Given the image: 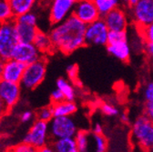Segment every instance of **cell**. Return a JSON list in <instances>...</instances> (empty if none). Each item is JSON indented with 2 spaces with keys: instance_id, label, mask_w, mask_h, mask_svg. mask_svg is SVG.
Here are the masks:
<instances>
[{
  "instance_id": "cell-1",
  "label": "cell",
  "mask_w": 153,
  "mask_h": 152,
  "mask_svg": "<svg viewBox=\"0 0 153 152\" xmlns=\"http://www.w3.org/2000/svg\"><path fill=\"white\" fill-rule=\"evenodd\" d=\"M86 26L73 15L54 25L48 34L54 50L68 55L84 47Z\"/></svg>"
},
{
  "instance_id": "cell-2",
  "label": "cell",
  "mask_w": 153,
  "mask_h": 152,
  "mask_svg": "<svg viewBox=\"0 0 153 152\" xmlns=\"http://www.w3.org/2000/svg\"><path fill=\"white\" fill-rule=\"evenodd\" d=\"M131 139L144 151H149L153 142V122L145 116L134 121L131 128Z\"/></svg>"
},
{
  "instance_id": "cell-3",
  "label": "cell",
  "mask_w": 153,
  "mask_h": 152,
  "mask_svg": "<svg viewBox=\"0 0 153 152\" xmlns=\"http://www.w3.org/2000/svg\"><path fill=\"white\" fill-rule=\"evenodd\" d=\"M47 73V60L45 56L37 59L36 61L26 65L22 79L20 81V86L26 89L32 90L35 89L37 86H39Z\"/></svg>"
},
{
  "instance_id": "cell-4",
  "label": "cell",
  "mask_w": 153,
  "mask_h": 152,
  "mask_svg": "<svg viewBox=\"0 0 153 152\" xmlns=\"http://www.w3.org/2000/svg\"><path fill=\"white\" fill-rule=\"evenodd\" d=\"M18 42L14 19L2 23L0 26V59L7 61L12 59L13 51Z\"/></svg>"
},
{
  "instance_id": "cell-5",
  "label": "cell",
  "mask_w": 153,
  "mask_h": 152,
  "mask_svg": "<svg viewBox=\"0 0 153 152\" xmlns=\"http://www.w3.org/2000/svg\"><path fill=\"white\" fill-rule=\"evenodd\" d=\"M48 130L49 138L53 140L63 138H74L78 131V126L71 116L53 117L48 122Z\"/></svg>"
},
{
  "instance_id": "cell-6",
  "label": "cell",
  "mask_w": 153,
  "mask_h": 152,
  "mask_svg": "<svg viewBox=\"0 0 153 152\" xmlns=\"http://www.w3.org/2000/svg\"><path fill=\"white\" fill-rule=\"evenodd\" d=\"M108 32L109 30L101 17L90 24H88L85 30L86 45L106 46L108 44Z\"/></svg>"
},
{
  "instance_id": "cell-7",
  "label": "cell",
  "mask_w": 153,
  "mask_h": 152,
  "mask_svg": "<svg viewBox=\"0 0 153 152\" xmlns=\"http://www.w3.org/2000/svg\"><path fill=\"white\" fill-rule=\"evenodd\" d=\"M129 7L131 18L138 28L153 23V0H139Z\"/></svg>"
},
{
  "instance_id": "cell-8",
  "label": "cell",
  "mask_w": 153,
  "mask_h": 152,
  "mask_svg": "<svg viewBox=\"0 0 153 152\" xmlns=\"http://www.w3.org/2000/svg\"><path fill=\"white\" fill-rule=\"evenodd\" d=\"M49 139L48 122L36 119L25 136L24 142L28 143L36 148H39L48 144Z\"/></svg>"
},
{
  "instance_id": "cell-9",
  "label": "cell",
  "mask_w": 153,
  "mask_h": 152,
  "mask_svg": "<svg viewBox=\"0 0 153 152\" xmlns=\"http://www.w3.org/2000/svg\"><path fill=\"white\" fill-rule=\"evenodd\" d=\"M71 15L86 25L101 17L93 0H76Z\"/></svg>"
},
{
  "instance_id": "cell-10",
  "label": "cell",
  "mask_w": 153,
  "mask_h": 152,
  "mask_svg": "<svg viewBox=\"0 0 153 152\" xmlns=\"http://www.w3.org/2000/svg\"><path fill=\"white\" fill-rule=\"evenodd\" d=\"M43 55L33 43L18 42L13 51L12 59L25 65H28L39 59Z\"/></svg>"
},
{
  "instance_id": "cell-11",
  "label": "cell",
  "mask_w": 153,
  "mask_h": 152,
  "mask_svg": "<svg viewBox=\"0 0 153 152\" xmlns=\"http://www.w3.org/2000/svg\"><path fill=\"white\" fill-rule=\"evenodd\" d=\"M76 0H53L49 10L51 24L56 25L63 21L72 14Z\"/></svg>"
},
{
  "instance_id": "cell-12",
  "label": "cell",
  "mask_w": 153,
  "mask_h": 152,
  "mask_svg": "<svg viewBox=\"0 0 153 152\" xmlns=\"http://www.w3.org/2000/svg\"><path fill=\"white\" fill-rule=\"evenodd\" d=\"M21 86L19 83L0 79V99L10 109L16 105L20 98Z\"/></svg>"
},
{
  "instance_id": "cell-13",
  "label": "cell",
  "mask_w": 153,
  "mask_h": 152,
  "mask_svg": "<svg viewBox=\"0 0 153 152\" xmlns=\"http://www.w3.org/2000/svg\"><path fill=\"white\" fill-rule=\"evenodd\" d=\"M103 20L109 31H123L128 27V16L120 8H114L105 16Z\"/></svg>"
},
{
  "instance_id": "cell-14",
  "label": "cell",
  "mask_w": 153,
  "mask_h": 152,
  "mask_svg": "<svg viewBox=\"0 0 153 152\" xmlns=\"http://www.w3.org/2000/svg\"><path fill=\"white\" fill-rule=\"evenodd\" d=\"M25 67V64L14 59H10L5 61L1 79L14 83H20Z\"/></svg>"
},
{
  "instance_id": "cell-15",
  "label": "cell",
  "mask_w": 153,
  "mask_h": 152,
  "mask_svg": "<svg viewBox=\"0 0 153 152\" xmlns=\"http://www.w3.org/2000/svg\"><path fill=\"white\" fill-rule=\"evenodd\" d=\"M108 52L121 61H128L130 56V47L128 40H123L115 43H108L106 45Z\"/></svg>"
},
{
  "instance_id": "cell-16",
  "label": "cell",
  "mask_w": 153,
  "mask_h": 152,
  "mask_svg": "<svg viewBox=\"0 0 153 152\" xmlns=\"http://www.w3.org/2000/svg\"><path fill=\"white\" fill-rule=\"evenodd\" d=\"M15 21V20H14ZM16 31L18 37L19 42H25V43H33V40L38 31L36 26L24 24L20 22H16Z\"/></svg>"
},
{
  "instance_id": "cell-17",
  "label": "cell",
  "mask_w": 153,
  "mask_h": 152,
  "mask_svg": "<svg viewBox=\"0 0 153 152\" xmlns=\"http://www.w3.org/2000/svg\"><path fill=\"white\" fill-rule=\"evenodd\" d=\"M54 117H68L72 116L78 110V106L74 100H63L59 103L52 104Z\"/></svg>"
},
{
  "instance_id": "cell-18",
  "label": "cell",
  "mask_w": 153,
  "mask_h": 152,
  "mask_svg": "<svg viewBox=\"0 0 153 152\" xmlns=\"http://www.w3.org/2000/svg\"><path fill=\"white\" fill-rule=\"evenodd\" d=\"M33 44L36 46V47L38 50L40 51V53L43 56L55 51L49 35L43 31H40V30L37 31L35 39L33 40Z\"/></svg>"
},
{
  "instance_id": "cell-19",
  "label": "cell",
  "mask_w": 153,
  "mask_h": 152,
  "mask_svg": "<svg viewBox=\"0 0 153 152\" xmlns=\"http://www.w3.org/2000/svg\"><path fill=\"white\" fill-rule=\"evenodd\" d=\"M36 0H9L14 18L32 10Z\"/></svg>"
},
{
  "instance_id": "cell-20",
  "label": "cell",
  "mask_w": 153,
  "mask_h": 152,
  "mask_svg": "<svg viewBox=\"0 0 153 152\" xmlns=\"http://www.w3.org/2000/svg\"><path fill=\"white\" fill-rule=\"evenodd\" d=\"M51 145L56 150V152H72L76 149L74 138H63L54 139Z\"/></svg>"
},
{
  "instance_id": "cell-21",
  "label": "cell",
  "mask_w": 153,
  "mask_h": 152,
  "mask_svg": "<svg viewBox=\"0 0 153 152\" xmlns=\"http://www.w3.org/2000/svg\"><path fill=\"white\" fill-rule=\"evenodd\" d=\"M56 88L59 89L66 100H74L76 98V92L72 84L66 79L60 78L56 80Z\"/></svg>"
},
{
  "instance_id": "cell-22",
  "label": "cell",
  "mask_w": 153,
  "mask_h": 152,
  "mask_svg": "<svg viewBox=\"0 0 153 152\" xmlns=\"http://www.w3.org/2000/svg\"><path fill=\"white\" fill-rule=\"evenodd\" d=\"M100 16H105L114 8L118 7L120 0H93Z\"/></svg>"
},
{
  "instance_id": "cell-23",
  "label": "cell",
  "mask_w": 153,
  "mask_h": 152,
  "mask_svg": "<svg viewBox=\"0 0 153 152\" xmlns=\"http://www.w3.org/2000/svg\"><path fill=\"white\" fill-rule=\"evenodd\" d=\"M74 140L78 148L81 152H87L88 148V133L85 130H78L74 136Z\"/></svg>"
},
{
  "instance_id": "cell-24",
  "label": "cell",
  "mask_w": 153,
  "mask_h": 152,
  "mask_svg": "<svg viewBox=\"0 0 153 152\" xmlns=\"http://www.w3.org/2000/svg\"><path fill=\"white\" fill-rule=\"evenodd\" d=\"M14 19L9 0H0V23Z\"/></svg>"
},
{
  "instance_id": "cell-25",
  "label": "cell",
  "mask_w": 153,
  "mask_h": 152,
  "mask_svg": "<svg viewBox=\"0 0 153 152\" xmlns=\"http://www.w3.org/2000/svg\"><path fill=\"white\" fill-rule=\"evenodd\" d=\"M53 110H52V107L48 106V107H43L41 108H39L36 113V118L38 120H42L45 122H49L52 118H53Z\"/></svg>"
},
{
  "instance_id": "cell-26",
  "label": "cell",
  "mask_w": 153,
  "mask_h": 152,
  "mask_svg": "<svg viewBox=\"0 0 153 152\" xmlns=\"http://www.w3.org/2000/svg\"><path fill=\"white\" fill-rule=\"evenodd\" d=\"M14 20L16 22H20V23H24V24L36 26L37 18H36V16L35 13L29 11V12H27V13H25L23 15H20V16L15 17Z\"/></svg>"
},
{
  "instance_id": "cell-27",
  "label": "cell",
  "mask_w": 153,
  "mask_h": 152,
  "mask_svg": "<svg viewBox=\"0 0 153 152\" xmlns=\"http://www.w3.org/2000/svg\"><path fill=\"white\" fill-rule=\"evenodd\" d=\"M7 152H37V148L23 141L22 143L9 148Z\"/></svg>"
},
{
  "instance_id": "cell-28",
  "label": "cell",
  "mask_w": 153,
  "mask_h": 152,
  "mask_svg": "<svg viewBox=\"0 0 153 152\" xmlns=\"http://www.w3.org/2000/svg\"><path fill=\"white\" fill-rule=\"evenodd\" d=\"M93 139L95 142L96 152H106L107 150V140L102 134H93Z\"/></svg>"
},
{
  "instance_id": "cell-29",
  "label": "cell",
  "mask_w": 153,
  "mask_h": 152,
  "mask_svg": "<svg viewBox=\"0 0 153 152\" xmlns=\"http://www.w3.org/2000/svg\"><path fill=\"white\" fill-rule=\"evenodd\" d=\"M127 40V32L126 30L123 31H109L108 36V43H115Z\"/></svg>"
},
{
  "instance_id": "cell-30",
  "label": "cell",
  "mask_w": 153,
  "mask_h": 152,
  "mask_svg": "<svg viewBox=\"0 0 153 152\" xmlns=\"http://www.w3.org/2000/svg\"><path fill=\"white\" fill-rule=\"evenodd\" d=\"M141 37L144 39L146 43H152L153 44V23L148 25L144 27L139 28Z\"/></svg>"
},
{
  "instance_id": "cell-31",
  "label": "cell",
  "mask_w": 153,
  "mask_h": 152,
  "mask_svg": "<svg viewBox=\"0 0 153 152\" xmlns=\"http://www.w3.org/2000/svg\"><path fill=\"white\" fill-rule=\"evenodd\" d=\"M100 109L105 115L108 117H115L119 114V109L115 106L108 103H103L100 107Z\"/></svg>"
},
{
  "instance_id": "cell-32",
  "label": "cell",
  "mask_w": 153,
  "mask_h": 152,
  "mask_svg": "<svg viewBox=\"0 0 153 152\" xmlns=\"http://www.w3.org/2000/svg\"><path fill=\"white\" fill-rule=\"evenodd\" d=\"M50 99H51L52 104L59 103V102H60V101L65 100V98H64V96H63V94L61 93V91H60L59 89H57V88H56L54 91H52L51 96H50Z\"/></svg>"
},
{
  "instance_id": "cell-33",
  "label": "cell",
  "mask_w": 153,
  "mask_h": 152,
  "mask_svg": "<svg viewBox=\"0 0 153 152\" xmlns=\"http://www.w3.org/2000/svg\"><path fill=\"white\" fill-rule=\"evenodd\" d=\"M144 116L153 122V101H147L144 108Z\"/></svg>"
},
{
  "instance_id": "cell-34",
  "label": "cell",
  "mask_w": 153,
  "mask_h": 152,
  "mask_svg": "<svg viewBox=\"0 0 153 152\" xmlns=\"http://www.w3.org/2000/svg\"><path fill=\"white\" fill-rule=\"evenodd\" d=\"M67 73L68 78L72 80V81H76V77H78V67L76 65H69L67 67Z\"/></svg>"
},
{
  "instance_id": "cell-35",
  "label": "cell",
  "mask_w": 153,
  "mask_h": 152,
  "mask_svg": "<svg viewBox=\"0 0 153 152\" xmlns=\"http://www.w3.org/2000/svg\"><path fill=\"white\" fill-rule=\"evenodd\" d=\"M33 118H34V113L29 110L22 112L20 114V116H19V119H20L22 123H28L33 119Z\"/></svg>"
},
{
  "instance_id": "cell-36",
  "label": "cell",
  "mask_w": 153,
  "mask_h": 152,
  "mask_svg": "<svg viewBox=\"0 0 153 152\" xmlns=\"http://www.w3.org/2000/svg\"><path fill=\"white\" fill-rule=\"evenodd\" d=\"M144 97L146 101H153V82L147 85L144 91Z\"/></svg>"
},
{
  "instance_id": "cell-37",
  "label": "cell",
  "mask_w": 153,
  "mask_h": 152,
  "mask_svg": "<svg viewBox=\"0 0 153 152\" xmlns=\"http://www.w3.org/2000/svg\"><path fill=\"white\" fill-rule=\"evenodd\" d=\"M8 111H9V108L4 103V101L0 99V119H1V118H3Z\"/></svg>"
},
{
  "instance_id": "cell-38",
  "label": "cell",
  "mask_w": 153,
  "mask_h": 152,
  "mask_svg": "<svg viewBox=\"0 0 153 152\" xmlns=\"http://www.w3.org/2000/svg\"><path fill=\"white\" fill-rule=\"evenodd\" d=\"M145 51L149 58L153 62V44L152 43H146L145 44Z\"/></svg>"
},
{
  "instance_id": "cell-39",
  "label": "cell",
  "mask_w": 153,
  "mask_h": 152,
  "mask_svg": "<svg viewBox=\"0 0 153 152\" xmlns=\"http://www.w3.org/2000/svg\"><path fill=\"white\" fill-rule=\"evenodd\" d=\"M92 132H93V134H102L103 133V127L100 123L97 122L94 127H93V129H92Z\"/></svg>"
},
{
  "instance_id": "cell-40",
  "label": "cell",
  "mask_w": 153,
  "mask_h": 152,
  "mask_svg": "<svg viewBox=\"0 0 153 152\" xmlns=\"http://www.w3.org/2000/svg\"><path fill=\"white\" fill-rule=\"evenodd\" d=\"M37 152H56V150L54 149L52 145L47 144L39 148H37Z\"/></svg>"
},
{
  "instance_id": "cell-41",
  "label": "cell",
  "mask_w": 153,
  "mask_h": 152,
  "mask_svg": "<svg viewBox=\"0 0 153 152\" xmlns=\"http://www.w3.org/2000/svg\"><path fill=\"white\" fill-rule=\"evenodd\" d=\"M120 120L123 123H128V116L126 115V114H122V115L120 116Z\"/></svg>"
},
{
  "instance_id": "cell-42",
  "label": "cell",
  "mask_w": 153,
  "mask_h": 152,
  "mask_svg": "<svg viewBox=\"0 0 153 152\" xmlns=\"http://www.w3.org/2000/svg\"><path fill=\"white\" fill-rule=\"evenodd\" d=\"M4 63H5V61H3L2 59H0V79H1V77H2L3 68H4Z\"/></svg>"
},
{
  "instance_id": "cell-43",
  "label": "cell",
  "mask_w": 153,
  "mask_h": 152,
  "mask_svg": "<svg viewBox=\"0 0 153 152\" xmlns=\"http://www.w3.org/2000/svg\"><path fill=\"white\" fill-rule=\"evenodd\" d=\"M138 1H139V0H128L127 4H128V7H131V6H133V5H135Z\"/></svg>"
},
{
  "instance_id": "cell-44",
  "label": "cell",
  "mask_w": 153,
  "mask_h": 152,
  "mask_svg": "<svg viewBox=\"0 0 153 152\" xmlns=\"http://www.w3.org/2000/svg\"><path fill=\"white\" fill-rule=\"evenodd\" d=\"M149 151L153 152V142H152V144H151V146H150V148H149Z\"/></svg>"
},
{
  "instance_id": "cell-45",
  "label": "cell",
  "mask_w": 153,
  "mask_h": 152,
  "mask_svg": "<svg viewBox=\"0 0 153 152\" xmlns=\"http://www.w3.org/2000/svg\"><path fill=\"white\" fill-rule=\"evenodd\" d=\"M72 152H81V151H79L78 148H76V149H75V150H74V151H72Z\"/></svg>"
},
{
  "instance_id": "cell-46",
  "label": "cell",
  "mask_w": 153,
  "mask_h": 152,
  "mask_svg": "<svg viewBox=\"0 0 153 152\" xmlns=\"http://www.w3.org/2000/svg\"><path fill=\"white\" fill-rule=\"evenodd\" d=\"M123 2H124L125 4H127V2H128V0H123Z\"/></svg>"
},
{
  "instance_id": "cell-47",
  "label": "cell",
  "mask_w": 153,
  "mask_h": 152,
  "mask_svg": "<svg viewBox=\"0 0 153 152\" xmlns=\"http://www.w3.org/2000/svg\"><path fill=\"white\" fill-rule=\"evenodd\" d=\"M1 24H2V23H0V26H1Z\"/></svg>"
}]
</instances>
